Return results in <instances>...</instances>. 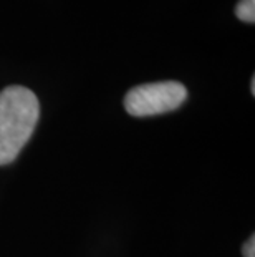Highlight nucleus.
I'll return each instance as SVG.
<instances>
[{
  "label": "nucleus",
  "instance_id": "f257e3e1",
  "mask_svg": "<svg viewBox=\"0 0 255 257\" xmlns=\"http://www.w3.org/2000/svg\"><path fill=\"white\" fill-rule=\"evenodd\" d=\"M39 118L40 103L30 88L10 85L0 91V166L17 160Z\"/></svg>",
  "mask_w": 255,
  "mask_h": 257
},
{
  "label": "nucleus",
  "instance_id": "f03ea898",
  "mask_svg": "<svg viewBox=\"0 0 255 257\" xmlns=\"http://www.w3.org/2000/svg\"><path fill=\"white\" fill-rule=\"evenodd\" d=\"M187 90L179 81H156L131 88L124 96V110L136 118L156 116L177 110L186 101Z\"/></svg>",
  "mask_w": 255,
  "mask_h": 257
},
{
  "label": "nucleus",
  "instance_id": "7ed1b4c3",
  "mask_svg": "<svg viewBox=\"0 0 255 257\" xmlns=\"http://www.w3.org/2000/svg\"><path fill=\"white\" fill-rule=\"evenodd\" d=\"M235 17L245 24L255 22V0H240L235 5Z\"/></svg>",
  "mask_w": 255,
  "mask_h": 257
},
{
  "label": "nucleus",
  "instance_id": "20e7f679",
  "mask_svg": "<svg viewBox=\"0 0 255 257\" xmlns=\"http://www.w3.org/2000/svg\"><path fill=\"white\" fill-rule=\"evenodd\" d=\"M242 254H243V257H255V237L253 236H250V239L243 244Z\"/></svg>",
  "mask_w": 255,
  "mask_h": 257
},
{
  "label": "nucleus",
  "instance_id": "39448f33",
  "mask_svg": "<svg viewBox=\"0 0 255 257\" xmlns=\"http://www.w3.org/2000/svg\"><path fill=\"white\" fill-rule=\"evenodd\" d=\"M250 91H252V95H255V78H252L250 81Z\"/></svg>",
  "mask_w": 255,
  "mask_h": 257
}]
</instances>
